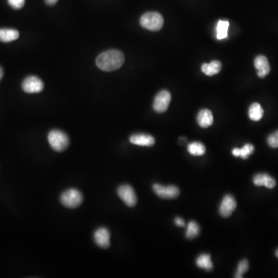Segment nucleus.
<instances>
[{
  "instance_id": "obj_3",
  "label": "nucleus",
  "mask_w": 278,
  "mask_h": 278,
  "mask_svg": "<svg viewBox=\"0 0 278 278\" xmlns=\"http://www.w3.org/2000/svg\"><path fill=\"white\" fill-rule=\"evenodd\" d=\"M140 24L143 28L151 31H158L163 27L164 19L157 12H149L141 16Z\"/></svg>"
},
{
  "instance_id": "obj_24",
  "label": "nucleus",
  "mask_w": 278,
  "mask_h": 278,
  "mask_svg": "<svg viewBox=\"0 0 278 278\" xmlns=\"http://www.w3.org/2000/svg\"><path fill=\"white\" fill-rule=\"evenodd\" d=\"M267 143L271 148H278V131L271 134L267 139Z\"/></svg>"
},
{
  "instance_id": "obj_11",
  "label": "nucleus",
  "mask_w": 278,
  "mask_h": 278,
  "mask_svg": "<svg viewBox=\"0 0 278 278\" xmlns=\"http://www.w3.org/2000/svg\"><path fill=\"white\" fill-rule=\"evenodd\" d=\"M254 66L257 69V75L261 78L267 76L271 71V66L269 64L268 60L264 56H257L254 61Z\"/></svg>"
},
{
  "instance_id": "obj_19",
  "label": "nucleus",
  "mask_w": 278,
  "mask_h": 278,
  "mask_svg": "<svg viewBox=\"0 0 278 278\" xmlns=\"http://www.w3.org/2000/svg\"><path fill=\"white\" fill-rule=\"evenodd\" d=\"M188 152L194 156H202L206 153V147L202 143L195 141L188 145Z\"/></svg>"
},
{
  "instance_id": "obj_8",
  "label": "nucleus",
  "mask_w": 278,
  "mask_h": 278,
  "mask_svg": "<svg viewBox=\"0 0 278 278\" xmlns=\"http://www.w3.org/2000/svg\"><path fill=\"white\" fill-rule=\"evenodd\" d=\"M171 93L168 91H162L157 94L153 103V108L158 113H163L167 111L169 105L171 102Z\"/></svg>"
},
{
  "instance_id": "obj_14",
  "label": "nucleus",
  "mask_w": 278,
  "mask_h": 278,
  "mask_svg": "<svg viewBox=\"0 0 278 278\" xmlns=\"http://www.w3.org/2000/svg\"><path fill=\"white\" fill-rule=\"evenodd\" d=\"M197 122L201 128H208L214 123V115L208 109H202L197 115Z\"/></svg>"
},
{
  "instance_id": "obj_29",
  "label": "nucleus",
  "mask_w": 278,
  "mask_h": 278,
  "mask_svg": "<svg viewBox=\"0 0 278 278\" xmlns=\"http://www.w3.org/2000/svg\"><path fill=\"white\" fill-rule=\"evenodd\" d=\"M3 75H4L3 69H2V67H0V80H1V79L2 78V77H3Z\"/></svg>"
},
{
  "instance_id": "obj_10",
  "label": "nucleus",
  "mask_w": 278,
  "mask_h": 278,
  "mask_svg": "<svg viewBox=\"0 0 278 278\" xmlns=\"http://www.w3.org/2000/svg\"><path fill=\"white\" fill-rule=\"evenodd\" d=\"M110 232L108 229L101 227L97 229L93 234V240L100 247L107 249L110 246Z\"/></svg>"
},
{
  "instance_id": "obj_28",
  "label": "nucleus",
  "mask_w": 278,
  "mask_h": 278,
  "mask_svg": "<svg viewBox=\"0 0 278 278\" xmlns=\"http://www.w3.org/2000/svg\"><path fill=\"white\" fill-rule=\"evenodd\" d=\"M45 2H46V3L49 5V6H54V5H55V4L58 2V0H45Z\"/></svg>"
},
{
  "instance_id": "obj_17",
  "label": "nucleus",
  "mask_w": 278,
  "mask_h": 278,
  "mask_svg": "<svg viewBox=\"0 0 278 278\" xmlns=\"http://www.w3.org/2000/svg\"><path fill=\"white\" fill-rule=\"evenodd\" d=\"M197 267L204 269L206 271H211L214 268V265L212 263L211 256L207 253H202L196 258V261Z\"/></svg>"
},
{
  "instance_id": "obj_27",
  "label": "nucleus",
  "mask_w": 278,
  "mask_h": 278,
  "mask_svg": "<svg viewBox=\"0 0 278 278\" xmlns=\"http://www.w3.org/2000/svg\"><path fill=\"white\" fill-rule=\"evenodd\" d=\"M232 153L234 156L236 157H240V149H238V148H236V149H232Z\"/></svg>"
},
{
  "instance_id": "obj_26",
  "label": "nucleus",
  "mask_w": 278,
  "mask_h": 278,
  "mask_svg": "<svg viewBox=\"0 0 278 278\" xmlns=\"http://www.w3.org/2000/svg\"><path fill=\"white\" fill-rule=\"evenodd\" d=\"M175 224L176 225L177 227H185V221L183 220V219H182V218L177 217L175 218Z\"/></svg>"
},
{
  "instance_id": "obj_2",
  "label": "nucleus",
  "mask_w": 278,
  "mask_h": 278,
  "mask_svg": "<svg viewBox=\"0 0 278 278\" xmlns=\"http://www.w3.org/2000/svg\"><path fill=\"white\" fill-rule=\"evenodd\" d=\"M48 142L52 149L61 153L68 148L70 140L67 134L60 130H52L48 134Z\"/></svg>"
},
{
  "instance_id": "obj_13",
  "label": "nucleus",
  "mask_w": 278,
  "mask_h": 278,
  "mask_svg": "<svg viewBox=\"0 0 278 278\" xmlns=\"http://www.w3.org/2000/svg\"><path fill=\"white\" fill-rule=\"evenodd\" d=\"M253 184L257 186H265L273 189L276 186V181L271 175L266 173H259L253 177Z\"/></svg>"
},
{
  "instance_id": "obj_18",
  "label": "nucleus",
  "mask_w": 278,
  "mask_h": 278,
  "mask_svg": "<svg viewBox=\"0 0 278 278\" xmlns=\"http://www.w3.org/2000/svg\"><path fill=\"white\" fill-rule=\"evenodd\" d=\"M263 110L259 103H253L249 109V117L252 121L258 122L263 118Z\"/></svg>"
},
{
  "instance_id": "obj_5",
  "label": "nucleus",
  "mask_w": 278,
  "mask_h": 278,
  "mask_svg": "<svg viewBox=\"0 0 278 278\" xmlns=\"http://www.w3.org/2000/svg\"><path fill=\"white\" fill-rule=\"evenodd\" d=\"M118 195L122 201L129 206L133 207L137 203V196L133 188L130 185H122L118 187Z\"/></svg>"
},
{
  "instance_id": "obj_9",
  "label": "nucleus",
  "mask_w": 278,
  "mask_h": 278,
  "mask_svg": "<svg viewBox=\"0 0 278 278\" xmlns=\"http://www.w3.org/2000/svg\"><path fill=\"white\" fill-rule=\"evenodd\" d=\"M236 208V202L234 197L232 195H226L219 206V214L223 217H229L232 215Z\"/></svg>"
},
{
  "instance_id": "obj_15",
  "label": "nucleus",
  "mask_w": 278,
  "mask_h": 278,
  "mask_svg": "<svg viewBox=\"0 0 278 278\" xmlns=\"http://www.w3.org/2000/svg\"><path fill=\"white\" fill-rule=\"evenodd\" d=\"M19 32L14 29H0V41L10 43L19 38Z\"/></svg>"
},
{
  "instance_id": "obj_7",
  "label": "nucleus",
  "mask_w": 278,
  "mask_h": 278,
  "mask_svg": "<svg viewBox=\"0 0 278 278\" xmlns=\"http://www.w3.org/2000/svg\"><path fill=\"white\" fill-rule=\"evenodd\" d=\"M153 191L158 197L162 199L177 198L180 193V191L177 186L175 185L164 186L158 183L153 185Z\"/></svg>"
},
{
  "instance_id": "obj_4",
  "label": "nucleus",
  "mask_w": 278,
  "mask_h": 278,
  "mask_svg": "<svg viewBox=\"0 0 278 278\" xmlns=\"http://www.w3.org/2000/svg\"><path fill=\"white\" fill-rule=\"evenodd\" d=\"M82 193L78 189H70L65 191L61 196V202L65 207L75 209L83 202Z\"/></svg>"
},
{
  "instance_id": "obj_23",
  "label": "nucleus",
  "mask_w": 278,
  "mask_h": 278,
  "mask_svg": "<svg viewBox=\"0 0 278 278\" xmlns=\"http://www.w3.org/2000/svg\"><path fill=\"white\" fill-rule=\"evenodd\" d=\"M240 149V157L244 158V159H247L254 152V146L251 144H246L243 147L242 149Z\"/></svg>"
},
{
  "instance_id": "obj_1",
  "label": "nucleus",
  "mask_w": 278,
  "mask_h": 278,
  "mask_svg": "<svg viewBox=\"0 0 278 278\" xmlns=\"http://www.w3.org/2000/svg\"><path fill=\"white\" fill-rule=\"evenodd\" d=\"M124 56L120 50H109L101 53L96 59L97 67L104 71H114L122 67Z\"/></svg>"
},
{
  "instance_id": "obj_30",
  "label": "nucleus",
  "mask_w": 278,
  "mask_h": 278,
  "mask_svg": "<svg viewBox=\"0 0 278 278\" xmlns=\"http://www.w3.org/2000/svg\"><path fill=\"white\" fill-rule=\"evenodd\" d=\"M275 254H276V257L278 258V249L276 250V253H275Z\"/></svg>"
},
{
  "instance_id": "obj_25",
  "label": "nucleus",
  "mask_w": 278,
  "mask_h": 278,
  "mask_svg": "<svg viewBox=\"0 0 278 278\" xmlns=\"http://www.w3.org/2000/svg\"><path fill=\"white\" fill-rule=\"evenodd\" d=\"M26 0H8V3L15 10H20L25 5Z\"/></svg>"
},
{
  "instance_id": "obj_22",
  "label": "nucleus",
  "mask_w": 278,
  "mask_h": 278,
  "mask_svg": "<svg viewBox=\"0 0 278 278\" xmlns=\"http://www.w3.org/2000/svg\"><path fill=\"white\" fill-rule=\"evenodd\" d=\"M249 268V263L247 260H243L239 263L238 267H237V271H236L235 278H242L243 275L248 271Z\"/></svg>"
},
{
  "instance_id": "obj_20",
  "label": "nucleus",
  "mask_w": 278,
  "mask_h": 278,
  "mask_svg": "<svg viewBox=\"0 0 278 278\" xmlns=\"http://www.w3.org/2000/svg\"><path fill=\"white\" fill-rule=\"evenodd\" d=\"M230 23L226 20H219L216 26V38L223 40L228 36V29Z\"/></svg>"
},
{
  "instance_id": "obj_12",
  "label": "nucleus",
  "mask_w": 278,
  "mask_h": 278,
  "mask_svg": "<svg viewBox=\"0 0 278 278\" xmlns=\"http://www.w3.org/2000/svg\"><path fill=\"white\" fill-rule=\"evenodd\" d=\"M129 140L130 142L139 146L150 147L155 143L154 138L146 134H135L130 137Z\"/></svg>"
},
{
  "instance_id": "obj_21",
  "label": "nucleus",
  "mask_w": 278,
  "mask_h": 278,
  "mask_svg": "<svg viewBox=\"0 0 278 278\" xmlns=\"http://www.w3.org/2000/svg\"><path fill=\"white\" fill-rule=\"evenodd\" d=\"M200 226H199L198 223L195 221H190L187 225L185 236H186L187 238L192 240L200 234Z\"/></svg>"
},
{
  "instance_id": "obj_16",
  "label": "nucleus",
  "mask_w": 278,
  "mask_h": 278,
  "mask_svg": "<svg viewBox=\"0 0 278 278\" xmlns=\"http://www.w3.org/2000/svg\"><path fill=\"white\" fill-rule=\"evenodd\" d=\"M222 68V63L218 61H214L210 63H203L202 65V71L207 76L216 75Z\"/></svg>"
},
{
  "instance_id": "obj_6",
  "label": "nucleus",
  "mask_w": 278,
  "mask_h": 278,
  "mask_svg": "<svg viewBox=\"0 0 278 278\" xmlns=\"http://www.w3.org/2000/svg\"><path fill=\"white\" fill-rule=\"evenodd\" d=\"M44 88V82L36 76L27 77L22 84L23 92L27 93H40Z\"/></svg>"
}]
</instances>
